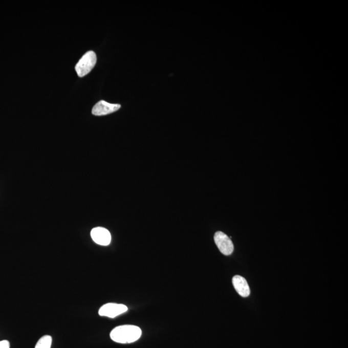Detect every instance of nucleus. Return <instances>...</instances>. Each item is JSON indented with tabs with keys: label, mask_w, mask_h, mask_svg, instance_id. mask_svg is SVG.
Returning a JSON list of instances; mask_svg holds the SVG:
<instances>
[{
	"label": "nucleus",
	"mask_w": 348,
	"mask_h": 348,
	"mask_svg": "<svg viewBox=\"0 0 348 348\" xmlns=\"http://www.w3.org/2000/svg\"><path fill=\"white\" fill-rule=\"evenodd\" d=\"M214 241L220 252L225 255L232 254L234 250L232 241L225 233L217 232L214 235Z\"/></svg>",
	"instance_id": "obj_4"
},
{
	"label": "nucleus",
	"mask_w": 348,
	"mask_h": 348,
	"mask_svg": "<svg viewBox=\"0 0 348 348\" xmlns=\"http://www.w3.org/2000/svg\"><path fill=\"white\" fill-rule=\"evenodd\" d=\"M127 311L128 308L125 305L117 303H107L99 308L98 313L100 316L114 319Z\"/></svg>",
	"instance_id": "obj_3"
},
{
	"label": "nucleus",
	"mask_w": 348,
	"mask_h": 348,
	"mask_svg": "<svg viewBox=\"0 0 348 348\" xmlns=\"http://www.w3.org/2000/svg\"><path fill=\"white\" fill-rule=\"evenodd\" d=\"M120 108V104L109 103L108 102L101 100L94 105L92 113L94 116H104L115 113Z\"/></svg>",
	"instance_id": "obj_6"
},
{
	"label": "nucleus",
	"mask_w": 348,
	"mask_h": 348,
	"mask_svg": "<svg viewBox=\"0 0 348 348\" xmlns=\"http://www.w3.org/2000/svg\"><path fill=\"white\" fill-rule=\"evenodd\" d=\"M0 348H10L9 342L7 340L0 341Z\"/></svg>",
	"instance_id": "obj_9"
},
{
	"label": "nucleus",
	"mask_w": 348,
	"mask_h": 348,
	"mask_svg": "<svg viewBox=\"0 0 348 348\" xmlns=\"http://www.w3.org/2000/svg\"><path fill=\"white\" fill-rule=\"evenodd\" d=\"M52 339L50 335H45L39 339L35 348H51Z\"/></svg>",
	"instance_id": "obj_8"
},
{
	"label": "nucleus",
	"mask_w": 348,
	"mask_h": 348,
	"mask_svg": "<svg viewBox=\"0 0 348 348\" xmlns=\"http://www.w3.org/2000/svg\"><path fill=\"white\" fill-rule=\"evenodd\" d=\"M232 283L236 292L243 297H247L250 294V289L247 280L240 275H235L232 278Z\"/></svg>",
	"instance_id": "obj_7"
},
{
	"label": "nucleus",
	"mask_w": 348,
	"mask_h": 348,
	"mask_svg": "<svg viewBox=\"0 0 348 348\" xmlns=\"http://www.w3.org/2000/svg\"><path fill=\"white\" fill-rule=\"evenodd\" d=\"M97 62V56L94 51L87 52L83 56L79 59L75 67V70L79 77L85 76L90 73L92 70L95 67Z\"/></svg>",
	"instance_id": "obj_2"
},
{
	"label": "nucleus",
	"mask_w": 348,
	"mask_h": 348,
	"mask_svg": "<svg viewBox=\"0 0 348 348\" xmlns=\"http://www.w3.org/2000/svg\"><path fill=\"white\" fill-rule=\"evenodd\" d=\"M141 328L134 325H123L114 328L111 332V339L119 344H130L140 339Z\"/></svg>",
	"instance_id": "obj_1"
},
{
	"label": "nucleus",
	"mask_w": 348,
	"mask_h": 348,
	"mask_svg": "<svg viewBox=\"0 0 348 348\" xmlns=\"http://www.w3.org/2000/svg\"><path fill=\"white\" fill-rule=\"evenodd\" d=\"M93 240L96 244L101 246H108L111 242V234L106 228L97 227L93 228L91 232Z\"/></svg>",
	"instance_id": "obj_5"
}]
</instances>
